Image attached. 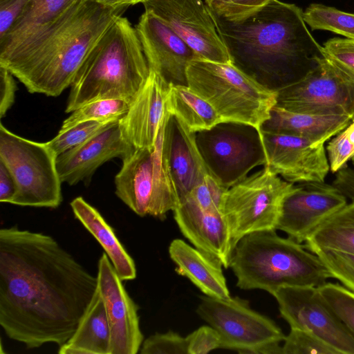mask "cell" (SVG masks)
<instances>
[{"instance_id":"cell-1","label":"cell","mask_w":354,"mask_h":354,"mask_svg":"<svg viewBox=\"0 0 354 354\" xmlns=\"http://www.w3.org/2000/svg\"><path fill=\"white\" fill-rule=\"evenodd\" d=\"M97 289L89 272L51 236L0 230V325L28 349L64 344Z\"/></svg>"},{"instance_id":"cell-2","label":"cell","mask_w":354,"mask_h":354,"mask_svg":"<svg viewBox=\"0 0 354 354\" xmlns=\"http://www.w3.org/2000/svg\"><path fill=\"white\" fill-rule=\"evenodd\" d=\"M207 10L230 64L268 89L278 91L299 81L324 57L295 4L270 0L232 17Z\"/></svg>"},{"instance_id":"cell-3","label":"cell","mask_w":354,"mask_h":354,"mask_svg":"<svg viewBox=\"0 0 354 354\" xmlns=\"http://www.w3.org/2000/svg\"><path fill=\"white\" fill-rule=\"evenodd\" d=\"M127 8L79 0L52 23L0 55V66L29 93L57 97L71 86L93 46Z\"/></svg>"},{"instance_id":"cell-4","label":"cell","mask_w":354,"mask_h":354,"mask_svg":"<svg viewBox=\"0 0 354 354\" xmlns=\"http://www.w3.org/2000/svg\"><path fill=\"white\" fill-rule=\"evenodd\" d=\"M149 74L135 28L116 17L86 55L71 85L66 112L102 99L131 102Z\"/></svg>"},{"instance_id":"cell-5","label":"cell","mask_w":354,"mask_h":354,"mask_svg":"<svg viewBox=\"0 0 354 354\" xmlns=\"http://www.w3.org/2000/svg\"><path fill=\"white\" fill-rule=\"evenodd\" d=\"M305 245L277 235L275 230L254 232L236 244L230 268L242 290L261 289L272 295L285 286L319 287L330 274Z\"/></svg>"},{"instance_id":"cell-6","label":"cell","mask_w":354,"mask_h":354,"mask_svg":"<svg viewBox=\"0 0 354 354\" xmlns=\"http://www.w3.org/2000/svg\"><path fill=\"white\" fill-rule=\"evenodd\" d=\"M187 84L223 122L245 123L260 131L277 104V91L263 86L230 63L195 59L187 67Z\"/></svg>"},{"instance_id":"cell-7","label":"cell","mask_w":354,"mask_h":354,"mask_svg":"<svg viewBox=\"0 0 354 354\" xmlns=\"http://www.w3.org/2000/svg\"><path fill=\"white\" fill-rule=\"evenodd\" d=\"M169 114L167 109L154 145L136 149L122 160V167L115 177L116 196L140 216L149 215L162 219L179 204L164 145Z\"/></svg>"},{"instance_id":"cell-8","label":"cell","mask_w":354,"mask_h":354,"mask_svg":"<svg viewBox=\"0 0 354 354\" xmlns=\"http://www.w3.org/2000/svg\"><path fill=\"white\" fill-rule=\"evenodd\" d=\"M56 156L46 142L32 141L0 124V161L10 171L16 192L10 204L57 208L62 202Z\"/></svg>"},{"instance_id":"cell-9","label":"cell","mask_w":354,"mask_h":354,"mask_svg":"<svg viewBox=\"0 0 354 354\" xmlns=\"http://www.w3.org/2000/svg\"><path fill=\"white\" fill-rule=\"evenodd\" d=\"M295 187L268 167L248 176L227 189L221 212L236 243L250 233L275 230L286 197Z\"/></svg>"},{"instance_id":"cell-10","label":"cell","mask_w":354,"mask_h":354,"mask_svg":"<svg viewBox=\"0 0 354 354\" xmlns=\"http://www.w3.org/2000/svg\"><path fill=\"white\" fill-rule=\"evenodd\" d=\"M196 313L217 330L221 348L240 353L281 354L286 335L269 317L252 310L238 297L220 299L200 297Z\"/></svg>"},{"instance_id":"cell-11","label":"cell","mask_w":354,"mask_h":354,"mask_svg":"<svg viewBox=\"0 0 354 354\" xmlns=\"http://www.w3.org/2000/svg\"><path fill=\"white\" fill-rule=\"evenodd\" d=\"M195 139L209 174L226 189L267 165L261 131L252 125L221 122L195 133Z\"/></svg>"},{"instance_id":"cell-12","label":"cell","mask_w":354,"mask_h":354,"mask_svg":"<svg viewBox=\"0 0 354 354\" xmlns=\"http://www.w3.org/2000/svg\"><path fill=\"white\" fill-rule=\"evenodd\" d=\"M277 106L301 113L354 117V82L324 57L303 78L277 91Z\"/></svg>"},{"instance_id":"cell-13","label":"cell","mask_w":354,"mask_h":354,"mask_svg":"<svg viewBox=\"0 0 354 354\" xmlns=\"http://www.w3.org/2000/svg\"><path fill=\"white\" fill-rule=\"evenodd\" d=\"M290 328L311 332L341 354H354V335L326 302L318 287L285 286L272 295Z\"/></svg>"},{"instance_id":"cell-14","label":"cell","mask_w":354,"mask_h":354,"mask_svg":"<svg viewBox=\"0 0 354 354\" xmlns=\"http://www.w3.org/2000/svg\"><path fill=\"white\" fill-rule=\"evenodd\" d=\"M151 12L171 28L201 59L230 63L207 6L202 0H143Z\"/></svg>"},{"instance_id":"cell-15","label":"cell","mask_w":354,"mask_h":354,"mask_svg":"<svg viewBox=\"0 0 354 354\" xmlns=\"http://www.w3.org/2000/svg\"><path fill=\"white\" fill-rule=\"evenodd\" d=\"M347 203L333 184L308 182L295 185L285 198L276 230L301 243L326 219Z\"/></svg>"},{"instance_id":"cell-16","label":"cell","mask_w":354,"mask_h":354,"mask_svg":"<svg viewBox=\"0 0 354 354\" xmlns=\"http://www.w3.org/2000/svg\"><path fill=\"white\" fill-rule=\"evenodd\" d=\"M97 278L110 327V354L138 353L144 341L139 307L125 290L106 253L99 259Z\"/></svg>"},{"instance_id":"cell-17","label":"cell","mask_w":354,"mask_h":354,"mask_svg":"<svg viewBox=\"0 0 354 354\" xmlns=\"http://www.w3.org/2000/svg\"><path fill=\"white\" fill-rule=\"evenodd\" d=\"M261 133L266 167L272 171L292 183L324 182L330 170L324 144L290 134Z\"/></svg>"},{"instance_id":"cell-18","label":"cell","mask_w":354,"mask_h":354,"mask_svg":"<svg viewBox=\"0 0 354 354\" xmlns=\"http://www.w3.org/2000/svg\"><path fill=\"white\" fill-rule=\"evenodd\" d=\"M135 28L149 69L169 84L187 86V67L201 59L194 50L151 12L145 11Z\"/></svg>"},{"instance_id":"cell-19","label":"cell","mask_w":354,"mask_h":354,"mask_svg":"<svg viewBox=\"0 0 354 354\" xmlns=\"http://www.w3.org/2000/svg\"><path fill=\"white\" fill-rule=\"evenodd\" d=\"M119 120L56 157L57 169L62 183L74 185L88 180L105 162L115 158L124 160L134 151L136 149L122 136Z\"/></svg>"},{"instance_id":"cell-20","label":"cell","mask_w":354,"mask_h":354,"mask_svg":"<svg viewBox=\"0 0 354 354\" xmlns=\"http://www.w3.org/2000/svg\"><path fill=\"white\" fill-rule=\"evenodd\" d=\"M170 84L149 69V76L127 113L119 120L123 138L135 149L151 147L156 143L167 111Z\"/></svg>"},{"instance_id":"cell-21","label":"cell","mask_w":354,"mask_h":354,"mask_svg":"<svg viewBox=\"0 0 354 354\" xmlns=\"http://www.w3.org/2000/svg\"><path fill=\"white\" fill-rule=\"evenodd\" d=\"M173 212L181 233L196 248L220 261L225 268L230 267L235 245L221 212L205 210L187 201Z\"/></svg>"},{"instance_id":"cell-22","label":"cell","mask_w":354,"mask_h":354,"mask_svg":"<svg viewBox=\"0 0 354 354\" xmlns=\"http://www.w3.org/2000/svg\"><path fill=\"white\" fill-rule=\"evenodd\" d=\"M164 145L180 203L209 174L198 151L195 133L171 113L165 127Z\"/></svg>"},{"instance_id":"cell-23","label":"cell","mask_w":354,"mask_h":354,"mask_svg":"<svg viewBox=\"0 0 354 354\" xmlns=\"http://www.w3.org/2000/svg\"><path fill=\"white\" fill-rule=\"evenodd\" d=\"M169 254L176 265V272L189 279L205 295L230 297L220 261L179 239L171 242Z\"/></svg>"},{"instance_id":"cell-24","label":"cell","mask_w":354,"mask_h":354,"mask_svg":"<svg viewBox=\"0 0 354 354\" xmlns=\"http://www.w3.org/2000/svg\"><path fill=\"white\" fill-rule=\"evenodd\" d=\"M352 119L348 115L296 113L275 105L261 131L297 136L324 144L344 129Z\"/></svg>"},{"instance_id":"cell-25","label":"cell","mask_w":354,"mask_h":354,"mask_svg":"<svg viewBox=\"0 0 354 354\" xmlns=\"http://www.w3.org/2000/svg\"><path fill=\"white\" fill-rule=\"evenodd\" d=\"M75 217L99 242L122 281L136 277V264L101 214L82 197L70 203Z\"/></svg>"},{"instance_id":"cell-26","label":"cell","mask_w":354,"mask_h":354,"mask_svg":"<svg viewBox=\"0 0 354 354\" xmlns=\"http://www.w3.org/2000/svg\"><path fill=\"white\" fill-rule=\"evenodd\" d=\"M111 333L102 298L97 289L71 337L59 354H110Z\"/></svg>"},{"instance_id":"cell-27","label":"cell","mask_w":354,"mask_h":354,"mask_svg":"<svg viewBox=\"0 0 354 354\" xmlns=\"http://www.w3.org/2000/svg\"><path fill=\"white\" fill-rule=\"evenodd\" d=\"M167 105L169 112L193 133L223 122L209 102L186 85L170 84Z\"/></svg>"},{"instance_id":"cell-28","label":"cell","mask_w":354,"mask_h":354,"mask_svg":"<svg viewBox=\"0 0 354 354\" xmlns=\"http://www.w3.org/2000/svg\"><path fill=\"white\" fill-rule=\"evenodd\" d=\"M79 0H31L21 17L0 39V55L52 23Z\"/></svg>"},{"instance_id":"cell-29","label":"cell","mask_w":354,"mask_h":354,"mask_svg":"<svg viewBox=\"0 0 354 354\" xmlns=\"http://www.w3.org/2000/svg\"><path fill=\"white\" fill-rule=\"evenodd\" d=\"M306 248L333 249L354 254V202L346 203L322 223L306 241Z\"/></svg>"},{"instance_id":"cell-30","label":"cell","mask_w":354,"mask_h":354,"mask_svg":"<svg viewBox=\"0 0 354 354\" xmlns=\"http://www.w3.org/2000/svg\"><path fill=\"white\" fill-rule=\"evenodd\" d=\"M303 17L312 30H328L354 39V13L322 3H311L303 11Z\"/></svg>"},{"instance_id":"cell-31","label":"cell","mask_w":354,"mask_h":354,"mask_svg":"<svg viewBox=\"0 0 354 354\" xmlns=\"http://www.w3.org/2000/svg\"><path fill=\"white\" fill-rule=\"evenodd\" d=\"M131 102L123 99H102L87 103L72 112L58 133L88 120H115L128 111Z\"/></svg>"},{"instance_id":"cell-32","label":"cell","mask_w":354,"mask_h":354,"mask_svg":"<svg viewBox=\"0 0 354 354\" xmlns=\"http://www.w3.org/2000/svg\"><path fill=\"white\" fill-rule=\"evenodd\" d=\"M117 120H118L82 122L64 132L58 133L46 144L57 156L85 142Z\"/></svg>"},{"instance_id":"cell-33","label":"cell","mask_w":354,"mask_h":354,"mask_svg":"<svg viewBox=\"0 0 354 354\" xmlns=\"http://www.w3.org/2000/svg\"><path fill=\"white\" fill-rule=\"evenodd\" d=\"M310 252L319 258L331 278L354 292V254L326 248H315Z\"/></svg>"},{"instance_id":"cell-34","label":"cell","mask_w":354,"mask_h":354,"mask_svg":"<svg viewBox=\"0 0 354 354\" xmlns=\"http://www.w3.org/2000/svg\"><path fill=\"white\" fill-rule=\"evenodd\" d=\"M318 289L326 302L354 335V292L339 283H326Z\"/></svg>"},{"instance_id":"cell-35","label":"cell","mask_w":354,"mask_h":354,"mask_svg":"<svg viewBox=\"0 0 354 354\" xmlns=\"http://www.w3.org/2000/svg\"><path fill=\"white\" fill-rule=\"evenodd\" d=\"M283 341V354H341L328 343L305 330L290 328Z\"/></svg>"},{"instance_id":"cell-36","label":"cell","mask_w":354,"mask_h":354,"mask_svg":"<svg viewBox=\"0 0 354 354\" xmlns=\"http://www.w3.org/2000/svg\"><path fill=\"white\" fill-rule=\"evenodd\" d=\"M330 170L336 173L354 156V117L329 141L326 147Z\"/></svg>"},{"instance_id":"cell-37","label":"cell","mask_w":354,"mask_h":354,"mask_svg":"<svg viewBox=\"0 0 354 354\" xmlns=\"http://www.w3.org/2000/svg\"><path fill=\"white\" fill-rule=\"evenodd\" d=\"M226 189L208 174L181 202L187 201L205 210L221 212L223 197Z\"/></svg>"},{"instance_id":"cell-38","label":"cell","mask_w":354,"mask_h":354,"mask_svg":"<svg viewBox=\"0 0 354 354\" xmlns=\"http://www.w3.org/2000/svg\"><path fill=\"white\" fill-rule=\"evenodd\" d=\"M324 57L354 82V39L333 38L322 46Z\"/></svg>"},{"instance_id":"cell-39","label":"cell","mask_w":354,"mask_h":354,"mask_svg":"<svg viewBox=\"0 0 354 354\" xmlns=\"http://www.w3.org/2000/svg\"><path fill=\"white\" fill-rule=\"evenodd\" d=\"M140 353L141 354H188L187 338L171 330L165 333H156L143 341Z\"/></svg>"},{"instance_id":"cell-40","label":"cell","mask_w":354,"mask_h":354,"mask_svg":"<svg viewBox=\"0 0 354 354\" xmlns=\"http://www.w3.org/2000/svg\"><path fill=\"white\" fill-rule=\"evenodd\" d=\"M188 354H205L221 348V337L210 325L203 326L186 337Z\"/></svg>"},{"instance_id":"cell-41","label":"cell","mask_w":354,"mask_h":354,"mask_svg":"<svg viewBox=\"0 0 354 354\" xmlns=\"http://www.w3.org/2000/svg\"><path fill=\"white\" fill-rule=\"evenodd\" d=\"M31 0H0V39L21 17Z\"/></svg>"},{"instance_id":"cell-42","label":"cell","mask_w":354,"mask_h":354,"mask_svg":"<svg viewBox=\"0 0 354 354\" xmlns=\"http://www.w3.org/2000/svg\"><path fill=\"white\" fill-rule=\"evenodd\" d=\"M15 77L7 68L0 66V117L6 115L15 102L17 84Z\"/></svg>"},{"instance_id":"cell-43","label":"cell","mask_w":354,"mask_h":354,"mask_svg":"<svg viewBox=\"0 0 354 354\" xmlns=\"http://www.w3.org/2000/svg\"><path fill=\"white\" fill-rule=\"evenodd\" d=\"M270 1V0H232L229 5L219 10L207 7L221 15L232 17L261 7L268 3Z\"/></svg>"},{"instance_id":"cell-44","label":"cell","mask_w":354,"mask_h":354,"mask_svg":"<svg viewBox=\"0 0 354 354\" xmlns=\"http://www.w3.org/2000/svg\"><path fill=\"white\" fill-rule=\"evenodd\" d=\"M333 185L354 202V169L347 165L335 173Z\"/></svg>"},{"instance_id":"cell-45","label":"cell","mask_w":354,"mask_h":354,"mask_svg":"<svg viewBox=\"0 0 354 354\" xmlns=\"http://www.w3.org/2000/svg\"><path fill=\"white\" fill-rule=\"evenodd\" d=\"M15 192V180L7 167L0 161V202L10 203Z\"/></svg>"},{"instance_id":"cell-46","label":"cell","mask_w":354,"mask_h":354,"mask_svg":"<svg viewBox=\"0 0 354 354\" xmlns=\"http://www.w3.org/2000/svg\"><path fill=\"white\" fill-rule=\"evenodd\" d=\"M99 3L111 8H127L131 5L142 3L143 0H97Z\"/></svg>"},{"instance_id":"cell-47","label":"cell","mask_w":354,"mask_h":354,"mask_svg":"<svg viewBox=\"0 0 354 354\" xmlns=\"http://www.w3.org/2000/svg\"><path fill=\"white\" fill-rule=\"evenodd\" d=\"M232 0H205V5L215 10L221 9L230 3Z\"/></svg>"},{"instance_id":"cell-48","label":"cell","mask_w":354,"mask_h":354,"mask_svg":"<svg viewBox=\"0 0 354 354\" xmlns=\"http://www.w3.org/2000/svg\"><path fill=\"white\" fill-rule=\"evenodd\" d=\"M351 160H352V163H353V165L354 166V156L352 158Z\"/></svg>"}]
</instances>
